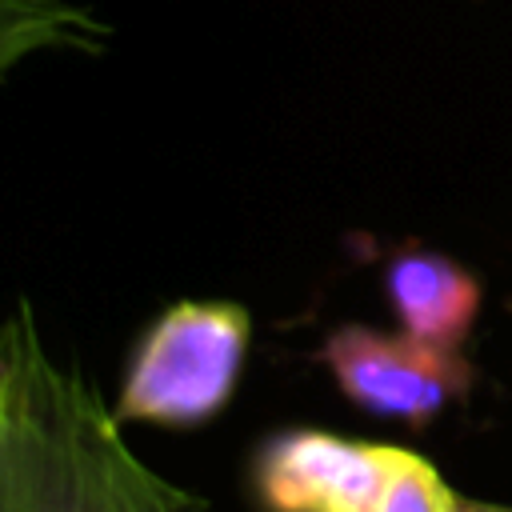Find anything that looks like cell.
Instances as JSON below:
<instances>
[{
    "mask_svg": "<svg viewBox=\"0 0 512 512\" xmlns=\"http://www.w3.org/2000/svg\"><path fill=\"white\" fill-rule=\"evenodd\" d=\"M320 356L356 408L404 424H428L472 388V364L460 348L412 332L344 324L324 340Z\"/></svg>",
    "mask_w": 512,
    "mask_h": 512,
    "instance_id": "obj_3",
    "label": "cell"
},
{
    "mask_svg": "<svg viewBox=\"0 0 512 512\" xmlns=\"http://www.w3.org/2000/svg\"><path fill=\"white\" fill-rule=\"evenodd\" d=\"M384 288L404 332L460 348L480 316V280L452 256L404 248L388 260Z\"/></svg>",
    "mask_w": 512,
    "mask_h": 512,
    "instance_id": "obj_5",
    "label": "cell"
},
{
    "mask_svg": "<svg viewBox=\"0 0 512 512\" xmlns=\"http://www.w3.org/2000/svg\"><path fill=\"white\" fill-rule=\"evenodd\" d=\"M376 512H460V496L444 484V476L424 456L396 448Z\"/></svg>",
    "mask_w": 512,
    "mask_h": 512,
    "instance_id": "obj_6",
    "label": "cell"
},
{
    "mask_svg": "<svg viewBox=\"0 0 512 512\" xmlns=\"http://www.w3.org/2000/svg\"><path fill=\"white\" fill-rule=\"evenodd\" d=\"M0 512H196L128 448L116 408L48 352L24 300L0 332Z\"/></svg>",
    "mask_w": 512,
    "mask_h": 512,
    "instance_id": "obj_1",
    "label": "cell"
},
{
    "mask_svg": "<svg viewBox=\"0 0 512 512\" xmlns=\"http://www.w3.org/2000/svg\"><path fill=\"white\" fill-rule=\"evenodd\" d=\"M252 316L228 300H180L136 344L116 420L188 428L216 416L240 380Z\"/></svg>",
    "mask_w": 512,
    "mask_h": 512,
    "instance_id": "obj_2",
    "label": "cell"
},
{
    "mask_svg": "<svg viewBox=\"0 0 512 512\" xmlns=\"http://www.w3.org/2000/svg\"><path fill=\"white\" fill-rule=\"evenodd\" d=\"M392 452L316 428L280 432L256 456V496L268 512H376Z\"/></svg>",
    "mask_w": 512,
    "mask_h": 512,
    "instance_id": "obj_4",
    "label": "cell"
},
{
    "mask_svg": "<svg viewBox=\"0 0 512 512\" xmlns=\"http://www.w3.org/2000/svg\"><path fill=\"white\" fill-rule=\"evenodd\" d=\"M460 512H512L508 504H488V500H468L460 496Z\"/></svg>",
    "mask_w": 512,
    "mask_h": 512,
    "instance_id": "obj_7",
    "label": "cell"
}]
</instances>
